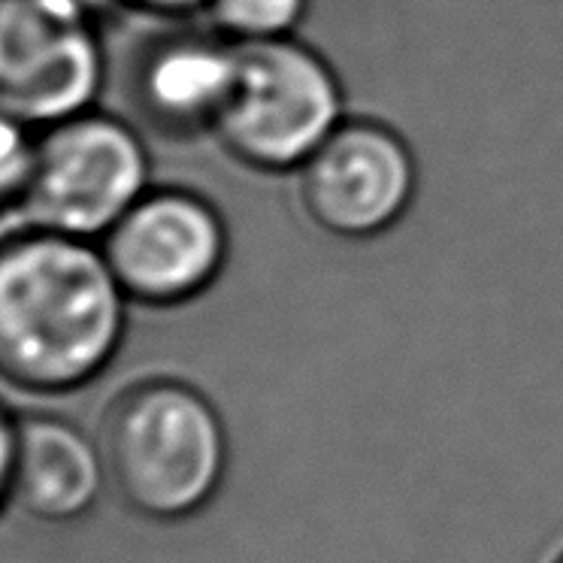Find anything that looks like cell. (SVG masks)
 <instances>
[{"instance_id":"obj_1","label":"cell","mask_w":563,"mask_h":563,"mask_svg":"<svg viewBox=\"0 0 563 563\" xmlns=\"http://www.w3.org/2000/svg\"><path fill=\"white\" fill-rule=\"evenodd\" d=\"M124 328L128 295L91 240L37 228L0 243V379L76 391L110 367Z\"/></svg>"},{"instance_id":"obj_2","label":"cell","mask_w":563,"mask_h":563,"mask_svg":"<svg viewBox=\"0 0 563 563\" xmlns=\"http://www.w3.org/2000/svg\"><path fill=\"white\" fill-rule=\"evenodd\" d=\"M107 485L148 521H185L219 497L231 442L207 394L170 376L128 385L103 412Z\"/></svg>"},{"instance_id":"obj_3","label":"cell","mask_w":563,"mask_h":563,"mask_svg":"<svg viewBox=\"0 0 563 563\" xmlns=\"http://www.w3.org/2000/svg\"><path fill=\"white\" fill-rule=\"evenodd\" d=\"M345 122L331 62L297 37L236 46V76L212 136L243 167L297 173Z\"/></svg>"},{"instance_id":"obj_4","label":"cell","mask_w":563,"mask_h":563,"mask_svg":"<svg viewBox=\"0 0 563 563\" xmlns=\"http://www.w3.org/2000/svg\"><path fill=\"white\" fill-rule=\"evenodd\" d=\"M146 191L143 136L122 119L88 110L52 124L40 140L22 203L43 231L95 240L107 236Z\"/></svg>"},{"instance_id":"obj_5","label":"cell","mask_w":563,"mask_h":563,"mask_svg":"<svg viewBox=\"0 0 563 563\" xmlns=\"http://www.w3.org/2000/svg\"><path fill=\"white\" fill-rule=\"evenodd\" d=\"M103 86L95 13L79 0H0V112L22 124L74 119Z\"/></svg>"},{"instance_id":"obj_6","label":"cell","mask_w":563,"mask_h":563,"mask_svg":"<svg viewBox=\"0 0 563 563\" xmlns=\"http://www.w3.org/2000/svg\"><path fill=\"white\" fill-rule=\"evenodd\" d=\"M100 249L128 300L183 307L219 282L231 236L219 207L203 195L148 188Z\"/></svg>"},{"instance_id":"obj_7","label":"cell","mask_w":563,"mask_h":563,"mask_svg":"<svg viewBox=\"0 0 563 563\" xmlns=\"http://www.w3.org/2000/svg\"><path fill=\"white\" fill-rule=\"evenodd\" d=\"M295 176L307 219L336 240L388 233L404 221L418 191V161L409 143L373 119H345Z\"/></svg>"},{"instance_id":"obj_8","label":"cell","mask_w":563,"mask_h":563,"mask_svg":"<svg viewBox=\"0 0 563 563\" xmlns=\"http://www.w3.org/2000/svg\"><path fill=\"white\" fill-rule=\"evenodd\" d=\"M236 76V43L216 27H173L136 55V112L170 136L212 134Z\"/></svg>"},{"instance_id":"obj_9","label":"cell","mask_w":563,"mask_h":563,"mask_svg":"<svg viewBox=\"0 0 563 563\" xmlns=\"http://www.w3.org/2000/svg\"><path fill=\"white\" fill-rule=\"evenodd\" d=\"M107 485L98 440L62 418H25L15 445L13 497L43 521H76Z\"/></svg>"},{"instance_id":"obj_10","label":"cell","mask_w":563,"mask_h":563,"mask_svg":"<svg viewBox=\"0 0 563 563\" xmlns=\"http://www.w3.org/2000/svg\"><path fill=\"white\" fill-rule=\"evenodd\" d=\"M312 0H207V25L236 46L295 37Z\"/></svg>"},{"instance_id":"obj_11","label":"cell","mask_w":563,"mask_h":563,"mask_svg":"<svg viewBox=\"0 0 563 563\" xmlns=\"http://www.w3.org/2000/svg\"><path fill=\"white\" fill-rule=\"evenodd\" d=\"M37 146L27 140L25 124L0 112V207L25 200Z\"/></svg>"},{"instance_id":"obj_12","label":"cell","mask_w":563,"mask_h":563,"mask_svg":"<svg viewBox=\"0 0 563 563\" xmlns=\"http://www.w3.org/2000/svg\"><path fill=\"white\" fill-rule=\"evenodd\" d=\"M15 445H19V424L0 409V509L13 497Z\"/></svg>"},{"instance_id":"obj_13","label":"cell","mask_w":563,"mask_h":563,"mask_svg":"<svg viewBox=\"0 0 563 563\" xmlns=\"http://www.w3.org/2000/svg\"><path fill=\"white\" fill-rule=\"evenodd\" d=\"M115 3H131L146 13L167 15V19H183V15L203 13L207 0H115Z\"/></svg>"},{"instance_id":"obj_14","label":"cell","mask_w":563,"mask_h":563,"mask_svg":"<svg viewBox=\"0 0 563 563\" xmlns=\"http://www.w3.org/2000/svg\"><path fill=\"white\" fill-rule=\"evenodd\" d=\"M79 3H86L91 13H98L100 7H110V3H115V0H79Z\"/></svg>"},{"instance_id":"obj_15","label":"cell","mask_w":563,"mask_h":563,"mask_svg":"<svg viewBox=\"0 0 563 563\" xmlns=\"http://www.w3.org/2000/svg\"><path fill=\"white\" fill-rule=\"evenodd\" d=\"M554 563H563V551H561V554H558V558H554Z\"/></svg>"}]
</instances>
